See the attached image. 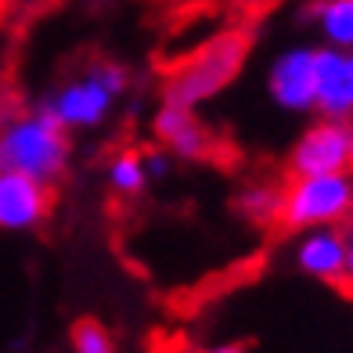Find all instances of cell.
<instances>
[{"instance_id": "9a60e30c", "label": "cell", "mask_w": 353, "mask_h": 353, "mask_svg": "<svg viewBox=\"0 0 353 353\" xmlns=\"http://www.w3.org/2000/svg\"><path fill=\"white\" fill-rule=\"evenodd\" d=\"M343 238H346V270H343V292L353 296V216L343 223Z\"/></svg>"}, {"instance_id": "7a4b0ae2", "label": "cell", "mask_w": 353, "mask_h": 353, "mask_svg": "<svg viewBox=\"0 0 353 353\" xmlns=\"http://www.w3.org/2000/svg\"><path fill=\"white\" fill-rule=\"evenodd\" d=\"M130 69L116 58H90L40 98V108L65 126L69 134H90L116 116L119 101L130 90Z\"/></svg>"}, {"instance_id": "ba28073f", "label": "cell", "mask_w": 353, "mask_h": 353, "mask_svg": "<svg viewBox=\"0 0 353 353\" xmlns=\"http://www.w3.org/2000/svg\"><path fill=\"white\" fill-rule=\"evenodd\" d=\"M54 210V188L37 176L0 170V231L29 234L40 231Z\"/></svg>"}, {"instance_id": "8992f818", "label": "cell", "mask_w": 353, "mask_h": 353, "mask_svg": "<svg viewBox=\"0 0 353 353\" xmlns=\"http://www.w3.org/2000/svg\"><path fill=\"white\" fill-rule=\"evenodd\" d=\"M353 173V119L314 116L292 137L285 155V176Z\"/></svg>"}, {"instance_id": "8fae6325", "label": "cell", "mask_w": 353, "mask_h": 353, "mask_svg": "<svg viewBox=\"0 0 353 353\" xmlns=\"http://www.w3.org/2000/svg\"><path fill=\"white\" fill-rule=\"evenodd\" d=\"M303 22L317 43L332 51H353V0H310Z\"/></svg>"}, {"instance_id": "7c38bea8", "label": "cell", "mask_w": 353, "mask_h": 353, "mask_svg": "<svg viewBox=\"0 0 353 353\" xmlns=\"http://www.w3.org/2000/svg\"><path fill=\"white\" fill-rule=\"evenodd\" d=\"M281 191H285V181L249 176L234 195V210L242 213L252 228H274L278 216H281Z\"/></svg>"}, {"instance_id": "4fadbf2b", "label": "cell", "mask_w": 353, "mask_h": 353, "mask_svg": "<svg viewBox=\"0 0 353 353\" xmlns=\"http://www.w3.org/2000/svg\"><path fill=\"white\" fill-rule=\"evenodd\" d=\"M105 184L116 199L130 202V199H141L152 184V173H148V155L141 148H119L108 155L105 163Z\"/></svg>"}, {"instance_id": "6da1fadb", "label": "cell", "mask_w": 353, "mask_h": 353, "mask_svg": "<svg viewBox=\"0 0 353 353\" xmlns=\"http://www.w3.org/2000/svg\"><path fill=\"white\" fill-rule=\"evenodd\" d=\"M72 166V134L37 105H11L0 112V170L58 184Z\"/></svg>"}, {"instance_id": "52a82bcc", "label": "cell", "mask_w": 353, "mask_h": 353, "mask_svg": "<svg viewBox=\"0 0 353 353\" xmlns=\"http://www.w3.org/2000/svg\"><path fill=\"white\" fill-rule=\"evenodd\" d=\"M152 137L163 152H170L176 163H205L216 152L213 130L202 123L199 108L163 101L152 116Z\"/></svg>"}, {"instance_id": "30bf717a", "label": "cell", "mask_w": 353, "mask_h": 353, "mask_svg": "<svg viewBox=\"0 0 353 353\" xmlns=\"http://www.w3.org/2000/svg\"><path fill=\"white\" fill-rule=\"evenodd\" d=\"M314 116L353 119V51H332V47L325 51Z\"/></svg>"}, {"instance_id": "277c9868", "label": "cell", "mask_w": 353, "mask_h": 353, "mask_svg": "<svg viewBox=\"0 0 353 353\" xmlns=\"http://www.w3.org/2000/svg\"><path fill=\"white\" fill-rule=\"evenodd\" d=\"M353 216V173L285 176L278 228L288 234L314 228H343Z\"/></svg>"}, {"instance_id": "e0dca14e", "label": "cell", "mask_w": 353, "mask_h": 353, "mask_svg": "<svg viewBox=\"0 0 353 353\" xmlns=\"http://www.w3.org/2000/svg\"><path fill=\"white\" fill-rule=\"evenodd\" d=\"M199 353H249L245 343H213V346H205Z\"/></svg>"}, {"instance_id": "3957f363", "label": "cell", "mask_w": 353, "mask_h": 353, "mask_svg": "<svg viewBox=\"0 0 353 353\" xmlns=\"http://www.w3.org/2000/svg\"><path fill=\"white\" fill-rule=\"evenodd\" d=\"M249 37L242 29H223L199 43L188 58H181L163 79V101H176L188 108H202L216 101L245 69Z\"/></svg>"}, {"instance_id": "ac0fdd59", "label": "cell", "mask_w": 353, "mask_h": 353, "mask_svg": "<svg viewBox=\"0 0 353 353\" xmlns=\"http://www.w3.org/2000/svg\"><path fill=\"white\" fill-rule=\"evenodd\" d=\"M43 4H51V0H8V8L11 11H37Z\"/></svg>"}, {"instance_id": "5b68a950", "label": "cell", "mask_w": 353, "mask_h": 353, "mask_svg": "<svg viewBox=\"0 0 353 353\" xmlns=\"http://www.w3.org/2000/svg\"><path fill=\"white\" fill-rule=\"evenodd\" d=\"M325 43H288L270 58L263 72V87L274 108L288 116H314L317 112V87L325 69Z\"/></svg>"}, {"instance_id": "5bb4252c", "label": "cell", "mask_w": 353, "mask_h": 353, "mask_svg": "<svg viewBox=\"0 0 353 353\" xmlns=\"http://www.w3.org/2000/svg\"><path fill=\"white\" fill-rule=\"evenodd\" d=\"M69 346H72V353H116L112 332L101 325V321H94V317L76 321L72 332H69Z\"/></svg>"}, {"instance_id": "2e32d148", "label": "cell", "mask_w": 353, "mask_h": 353, "mask_svg": "<svg viewBox=\"0 0 353 353\" xmlns=\"http://www.w3.org/2000/svg\"><path fill=\"white\" fill-rule=\"evenodd\" d=\"M238 11H249V14H260V11H270L278 0H231Z\"/></svg>"}, {"instance_id": "9c48e42d", "label": "cell", "mask_w": 353, "mask_h": 353, "mask_svg": "<svg viewBox=\"0 0 353 353\" xmlns=\"http://www.w3.org/2000/svg\"><path fill=\"white\" fill-rule=\"evenodd\" d=\"M292 263L303 278L321 285H343L346 270V238L343 228H314L299 231L292 242Z\"/></svg>"}]
</instances>
